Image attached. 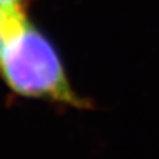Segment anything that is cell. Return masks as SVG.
I'll return each instance as SVG.
<instances>
[{"label": "cell", "instance_id": "cell-1", "mask_svg": "<svg viewBox=\"0 0 159 159\" xmlns=\"http://www.w3.org/2000/svg\"><path fill=\"white\" fill-rule=\"evenodd\" d=\"M0 80L13 96L72 109L90 103L74 90L52 41L25 13L12 15L0 34Z\"/></svg>", "mask_w": 159, "mask_h": 159}, {"label": "cell", "instance_id": "cell-2", "mask_svg": "<svg viewBox=\"0 0 159 159\" xmlns=\"http://www.w3.org/2000/svg\"><path fill=\"white\" fill-rule=\"evenodd\" d=\"M29 0H0V8L8 13H24Z\"/></svg>", "mask_w": 159, "mask_h": 159}, {"label": "cell", "instance_id": "cell-3", "mask_svg": "<svg viewBox=\"0 0 159 159\" xmlns=\"http://www.w3.org/2000/svg\"><path fill=\"white\" fill-rule=\"evenodd\" d=\"M13 15H16V13H13ZM11 16H12V13H8L7 11H4L3 8H0V34H2V32L4 31V28H6Z\"/></svg>", "mask_w": 159, "mask_h": 159}]
</instances>
